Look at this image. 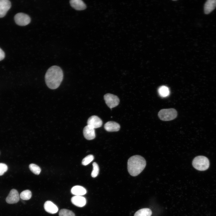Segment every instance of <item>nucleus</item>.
I'll list each match as a JSON object with an SVG mask.
<instances>
[{
    "mask_svg": "<svg viewBox=\"0 0 216 216\" xmlns=\"http://www.w3.org/2000/svg\"><path fill=\"white\" fill-rule=\"evenodd\" d=\"M63 78V74L62 69L59 66L54 65L50 67L45 75V81L49 88L54 89L60 85Z\"/></svg>",
    "mask_w": 216,
    "mask_h": 216,
    "instance_id": "nucleus-1",
    "label": "nucleus"
},
{
    "mask_svg": "<svg viewBox=\"0 0 216 216\" xmlns=\"http://www.w3.org/2000/svg\"><path fill=\"white\" fill-rule=\"evenodd\" d=\"M146 165L144 158L141 156L135 155L130 157L128 161V170L130 175L135 176L139 174Z\"/></svg>",
    "mask_w": 216,
    "mask_h": 216,
    "instance_id": "nucleus-2",
    "label": "nucleus"
},
{
    "mask_svg": "<svg viewBox=\"0 0 216 216\" xmlns=\"http://www.w3.org/2000/svg\"><path fill=\"white\" fill-rule=\"evenodd\" d=\"M192 165L197 170L204 171L208 168L209 162L208 159L206 157L199 156L194 158L192 161Z\"/></svg>",
    "mask_w": 216,
    "mask_h": 216,
    "instance_id": "nucleus-3",
    "label": "nucleus"
},
{
    "mask_svg": "<svg viewBox=\"0 0 216 216\" xmlns=\"http://www.w3.org/2000/svg\"><path fill=\"white\" fill-rule=\"evenodd\" d=\"M159 118L163 121H169L175 118L177 116L176 110L174 108L163 109L158 113Z\"/></svg>",
    "mask_w": 216,
    "mask_h": 216,
    "instance_id": "nucleus-4",
    "label": "nucleus"
},
{
    "mask_svg": "<svg viewBox=\"0 0 216 216\" xmlns=\"http://www.w3.org/2000/svg\"><path fill=\"white\" fill-rule=\"evenodd\" d=\"M14 19L16 23L21 26L28 25L31 21V18L28 15L22 13H19L16 14Z\"/></svg>",
    "mask_w": 216,
    "mask_h": 216,
    "instance_id": "nucleus-5",
    "label": "nucleus"
},
{
    "mask_svg": "<svg viewBox=\"0 0 216 216\" xmlns=\"http://www.w3.org/2000/svg\"><path fill=\"white\" fill-rule=\"evenodd\" d=\"M104 100L107 106L112 109L118 105L119 103V99L116 95L107 93L104 95Z\"/></svg>",
    "mask_w": 216,
    "mask_h": 216,
    "instance_id": "nucleus-6",
    "label": "nucleus"
},
{
    "mask_svg": "<svg viewBox=\"0 0 216 216\" xmlns=\"http://www.w3.org/2000/svg\"><path fill=\"white\" fill-rule=\"evenodd\" d=\"M19 200L20 196L17 190L13 189L10 192L6 199V201L8 204H12L17 203Z\"/></svg>",
    "mask_w": 216,
    "mask_h": 216,
    "instance_id": "nucleus-7",
    "label": "nucleus"
},
{
    "mask_svg": "<svg viewBox=\"0 0 216 216\" xmlns=\"http://www.w3.org/2000/svg\"><path fill=\"white\" fill-rule=\"evenodd\" d=\"M103 124L101 119L98 116H93L90 117L87 122V125L94 128H96L101 127Z\"/></svg>",
    "mask_w": 216,
    "mask_h": 216,
    "instance_id": "nucleus-8",
    "label": "nucleus"
},
{
    "mask_svg": "<svg viewBox=\"0 0 216 216\" xmlns=\"http://www.w3.org/2000/svg\"><path fill=\"white\" fill-rule=\"evenodd\" d=\"M11 7L10 2L8 0H0V18L4 17Z\"/></svg>",
    "mask_w": 216,
    "mask_h": 216,
    "instance_id": "nucleus-9",
    "label": "nucleus"
},
{
    "mask_svg": "<svg viewBox=\"0 0 216 216\" xmlns=\"http://www.w3.org/2000/svg\"><path fill=\"white\" fill-rule=\"evenodd\" d=\"M83 134L85 138L88 140H93L95 137L94 129L88 125L83 128Z\"/></svg>",
    "mask_w": 216,
    "mask_h": 216,
    "instance_id": "nucleus-10",
    "label": "nucleus"
},
{
    "mask_svg": "<svg viewBox=\"0 0 216 216\" xmlns=\"http://www.w3.org/2000/svg\"><path fill=\"white\" fill-rule=\"evenodd\" d=\"M72 203L74 205L79 207H82L86 204V198L82 196H75L72 197L71 199Z\"/></svg>",
    "mask_w": 216,
    "mask_h": 216,
    "instance_id": "nucleus-11",
    "label": "nucleus"
},
{
    "mask_svg": "<svg viewBox=\"0 0 216 216\" xmlns=\"http://www.w3.org/2000/svg\"><path fill=\"white\" fill-rule=\"evenodd\" d=\"M44 208L46 211L52 214L56 213L58 211L57 206L50 201H47L45 202Z\"/></svg>",
    "mask_w": 216,
    "mask_h": 216,
    "instance_id": "nucleus-12",
    "label": "nucleus"
},
{
    "mask_svg": "<svg viewBox=\"0 0 216 216\" xmlns=\"http://www.w3.org/2000/svg\"><path fill=\"white\" fill-rule=\"evenodd\" d=\"M120 125L118 123L113 121H109L104 124L105 130L109 132L117 131L120 129Z\"/></svg>",
    "mask_w": 216,
    "mask_h": 216,
    "instance_id": "nucleus-13",
    "label": "nucleus"
},
{
    "mask_svg": "<svg viewBox=\"0 0 216 216\" xmlns=\"http://www.w3.org/2000/svg\"><path fill=\"white\" fill-rule=\"evenodd\" d=\"M71 6L77 10H82L86 8L85 3L81 0H71L70 1Z\"/></svg>",
    "mask_w": 216,
    "mask_h": 216,
    "instance_id": "nucleus-14",
    "label": "nucleus"
},
{
    "mask_svg": "<svg viewBox=\"0 0 216 216\" xmlns=\"http://www.w3.org/2000/svg\"><path fill=\"white\" fill-rule=\"evenodd\" d=\"M216 7V0H208L206 2L204 6V11L205 14H208L211 12Z\"/></svg>",
    "mask_w": 216,
    "mask_h": 216,
    "instance_id": "nucleus-15",
    "label": "nucleus"
},
{
    "mask_svg": "<svg viewBox=\"0 0 216 216\" xmlns=\"http://www.w3.org/2000/svg\"><path fill=\"white\" fill-rule=\"evenodd\" d=\"M71 192L72 194L75 196H82L86 194V190L82 186L76 185L72 188Z\"/></svg>",
    "mask_w": 216,
    "mask_h": 216,
    "instance_id": "nucleus-16",
    "label": "nucleus"
},
{
    "mask_svg": "<svg viewBox=\"0 0 216 216\" xmlns=\"http://www.w3.org/2000/svg\"><path fill=\"white\" fill-rule=\"evenodd\" d=\"M151 210L148 208H143L137 211L135 213L134 216H151Z\"/></svg>",
    "mask_w": 216,
    "mask_h": 216,
    "instance_id": "nucleus-17",
    "label": "nucleus"
},
{
    "mask_svg": "<svg viewBox=\"0 0 216 216\" xmlns=\"http://www.w3.org/2000/svg\"><path fill=\"white\" fill-rule=\"evenodd\" d=\"M158 92L159 95L163 97L167 96L170 93L168 87L165 86H160L158 89Z\"/></svg>",
    "mask_w": 216,
    "mask_h": 216,
    "instance_id": "nucleus-18",
    "label": "nucleus"
},
{
    "mask_svg": "<svg viewBox=\"0 0 216 216\" xmlns=\"http://www.w3.org/2000/svg\"><path fill=\"white\" fill-rule=\"evenodd\" d=\"M32 196L31 192L29 190H26L21 192L20 197L21 199L23 200H28L31 198Z\"/></svg>",
    "mask_w": 216,
    "mask_h": 216,
    "instance_id": "nucleus-19",
    "label": "nucleus"
},
{
    "mask_svg": "<svg viewBox=\"0 0 216 216\" xmlns=\"http://www.w3.org/2000/svg\"><path fill=\"white\" fill-rule=\"evenodd\" d=\"M29 168L30 170L34 174L38 175L41 171L40 168L34 164H32L29 165Z\"/></svg>",
    "mask_w": 216,
    "mask_h": 216,
    "instance_id": "nucleus-20",
    "label": "nucleus"
},
{
    "mask_svg": "<svg viewBox=\"0 0 216 216\" xmlns=\"http://www.w3.org/2000/svg\"><path fill=\"white\" fill-rule=\"evenodd\" d=\"M59 216H75L74 213L72 211L66 209H61L59 213Z\"/></svg>",
    "mask_w": 216,
    "mask_h": 216,
    "instance_id": "nucleus-21",
    "label": "nucleus"
},
{
    "mask_svg": "<svg viewBox=\"0 0 216 216\" xmlns=\"http://www.w3.org/2000/svg\"><path fill=\"white\" fill-rule=\"evenodd\" d=\"M93 170L91 172V176L93 178L96 177L98 175L99 172V167L98 165L96 162L92 164Z\"/></svg>",
    "mask_w": 216,
    "mask_h": 216,
    "instance_id": "nucleus-22",
    "label": "nucleus"
},
{
    "mask_svg": "<svg viewBox=\"0 0 216 216\" xmlns=\"http://www.w3.org/2000/svg\"><path fill=\"white\" fill-rule=\"evenodd\" d=\"M94 159V156L91 154L87 155L84 158L82 162V164L84 166H86L91 163Z\"/></svg>",
    "mask_w": 216,
    "mask_h": 216,
    "instance_id": "nucleus-23",
    "label": "nucleus"
},
{
    "mask_svg": "<svg viewBox=\"0 0 216 216\" xmlns=\"http://www.w3.org/2000/svg\"><path fill=\"white\" fill-rule=\"evenodd\" d=\"M8 169V167L6 164L0 163V176H2L6 172Z\"/></svg>",
    "mask_w": 216,
    "mask_h": 216,
    "instance_id": "nucleus-24",
    "label": "nucleus"
},
{
    "mask_svg": "<svg viewBox=\"0 0 216 216\" xmlns=\"http://www.w3.org/2000/svg\"><path fill=\"white\" fill-rule=\"evenodd\" d=\"M5 57L4 52L0 48V61L2 60Z\"/></svg>",
    "mask_w": 216,
    "mask_h": 216,
    "instance_id": "nucleus-25",
    "label": "nucleus"
}]
</instances>
